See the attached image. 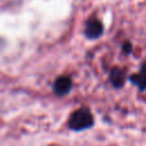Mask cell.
Returning <instances> with one entry per match:
<instances>
[{"label": "cell", "instance_id": "6da1fadb", "mask_svg": "<svg viewBox=\"0 0 146 146\" xmlns=\"http://www.w3.org/2000/svg\"><path fill=\"white\" fill-rule=\"evenodd\" d=\"M94 124L92 114L88 108H79L72 113L68 120V127L74 131H81L90 128Z\"/></svg>", "mask_w": 146, "mask_h": 146}, {"label": "cell", "instance_id": "7a4b0ae2", "mask_svg": "<svg viewBox=\"0 0 146 146\" xmlns=\"http://www.w3.org/2000/svg\"><path fill=\"white\" fill-rule=\"evenodd\" d=\"M72 88V81L67 76H59L54 83V91L58 96L66 95Z\"/></svg>", "mask_w": 146, "mask_h": 146}, {"label": "cell", "instance_id": "3957f363", "mask_svg": "<svg viewBox=\"0 0 146 146\" xmlns=\"http://www.w3.org/2000/svg\"><path fill=\"white\" fill-rule=\"evenodd\" d=\"M103 26L97 19H90L86 25V34L89 38H97L102 34Z\"/></svg>", "mask_w": 146, "mask_h": 146}, {"label": "cell", "instance_id": "277c9868", "mask_svg": "<svg viewBox=\"0 0 146 146\" xmlns=\"http://www.w3.org/2000/svg\"><path fill=\"white\" fill-rule=\"evenodd\" d=\"M111 81L115 87H121L123 84V81H124V74L122 72H120L119 70H115L112 72Z\"/></svg>", "mask_w": 146, "mask_h": 146}]
</instances>
